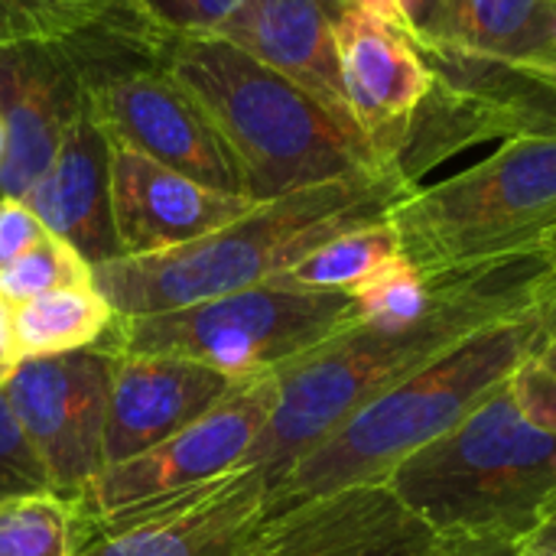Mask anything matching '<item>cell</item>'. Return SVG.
<instances>
[{
	"instance_id": "1",
	"label": "cell",
	"mask_w": 556,
	"mask_h": 556,
	"mask_svg": "<svg viewBox=\"0 0 556 556\" xmlns=\"http://www.w3.org/2000/svg\"><path fill=\"white\" fill-rule=\"evenodd\" d=\"M551 264L544 251L440 280L424 319L401 329L352 323L277 375V407L244 466L267 476V492L306 453L362 407L424 371L472 332L534 303Z\"/></svg>"
},
{
	"instance_id": "2",
	"label": "cell",
	"mask_w": 556,
	"mask_h": 556,
	"mask_svg": "<svg viewBox=\"0 0 556 556\" xmlns=\"http://www.w3.org/2000/svg\"><path fill=\"white\" fill-rule=\"evenodd\" d=\"M410 189L414 182L391 166L264 199L182 248L98 264L94 287L127 319L261 287L293 270L336 235L388 218Z\"/></svg>"
},
{
	"instance_id": "3",
	"label": "cell",
	"mask_w": 556,
	"mask_h": 556,
	"mask_svg": "<svg viewBox=\"0 0 556 556\" xmlns=\"http://www.w3.org/2000/svg\"><path fill=\"white\" fill-rule=\"evenodd\" d=\"M241 163L254 202L352 173L391 169L368 137L306 88L215 33H176L163 52Z\"/></svg>"
},
{
	"instance_id": "4",
	"label": "cell",
	"mask_w": 556,
	"mask_h": 556,
	"mask_svg": "<svg viewBox=\"0 0 556 556\" xmlns=\"http://www.w3.org/2000/svg\"><path fill=\"white\" fill-rule=\"evenodd\" d=\"M538 339V296L531 306L472 332L456 349L410 375L329 440L287 469L267 492L270 515L355 485H384L388 476L433 440L476 414L531 358Z\"/></svg>"
},
{
	"instance_id": "5",
	"label": "cell",
	"mask_w": 556,
	"mask_h": 556,
	"mask_svg": "<svg viewBox=\"0 0 556 556\" xmlns=\"http://www.w3.org/2000/svg\"><path fill=\"white\" fill-rule=\"evenodd\" d=\"M384 485L443 538L521 544L556 508V437L521 414L508 381Z\"/></svg>"
},
{
	"instance_id": "6",
	"label": "cell",
	"mask_w": 556,
	"mask_h": 556,
	"mask_svg": "<svg viewBox=\"0 0 556 556\" xmlns=\"http://www.w3.org/2000/svg\"><path fill=\"white\" fill-rule=\"evenodd\" d=\"M388 218L430 283L544 251L556 231V130L511 134L476 166L414 186Z\"/></svg>"
},
{
	"instance_id": "7",
	"label": "cell",
	"mask_w": 556,
	"mask_h": 556,
	"mask_svg": "<svg viewBox=\"0 0 556 556\" xmlns=\"http://www.w3.org/2000/svg\"><path fill=\"white\" fill-rule=\"evenodd\" d=\"M355 319V303L342 290L270 280L166 313L117 316L94 349L179 355L238 381L280 371Z\"/></svg>"
},
{
	"instance_id": "8",
	"label": "cell",
	"mask_w": 556,
	"mask_h": 556,
	"mask_svg": "<svg viewBox=\"0 0 556 556\" xmlns=\"http://www.w3.org/2000/svg\"><path fill=\"white\" fill-rule=\"evenodd\" d=\"M277 407V375L238 378L235 388L192 427L160 446L104 466L78 505L81 541L127 515L156 508L212 479L241 469Z\"/></svg>"
},
{
	"instance_id": "9",
	"label": "cell",
	"mask_w": 556,
	"mask_h": 556,
	"mask_svg": "<svg viewBox=\"0 0 556 556\" xmlns=\"http://www.w3.org/2000/svg\"><path fill=\"white\" fill-rule=\"evenodd\" d=\"M114 355L81 349L46 358H23L3 384V397L39 456L52 492L78 502L101 476L104 427Z\"/></svg>"
},
{
	"instance_id": "10",
	"label": "cell",
	"mask_w": 556,
	"mask_h": 556,
	"mask_svg": "<svg viewBox=\"0 0 556 556\" xmlns=\"http://www.w3.org/2000/svg\"><path fill=\"white\" fill-rule=\"evenodd\" d=\"M88 104L108 140L189 179L248 195L238 156L195 94L160 65H137L88 85Z\"/></svg>"
},
{
	"instance_id": "11",
	"label": "cell",
	"mask_w": 556,
	"mask_h": 556,
	"mask_svg": "<svg viewBox=\"0 0 556 556\" xmlns=\"http://www.w3.org/2000/svg\"><path fill=\"white\" fill-rule=\"evenodd\" d=\"M267 518V476L257 466H241L91 531L78 556H248Z\"/></svg>"
},
{
	"instance_id": "12",
	"label": "cell",
	"mask_w": 556,
	"mask_h": 556,
	"mask_svg": "<svg viewBox=\"0 0 556 556\" xmlns=\"http://www.w3.org/2000/svg\"><path fill=\"white\" fill-rule=\"evenodd\" d=\"M332 29L349 111L378 160L397 166L414 137L417 114L437 88V72L401 26L342 10Z\"/></svg>"
},
{
	"instance_id": "13",
	"label": "cell",
	"mask_w": 556,
	"mask_h": 556,
	"mask_svg": "<svg viewBox=\"0 0 556 556\" xmlns=\"http://www.w3.org/2000/svg\"><path fill=\"white\" fill-rule=\"evenodd\" d=\"M446 538L388 485H355L274 511L248 556H437Z\"/></svg>"
},
{
	"instance_id": "14",
	"label": "cell",
	"mask_w": 556,
	"mask_h": 556,
	"mask_svg": "<svg viewBox=\"0 0 556 556\" xmlns=\"http://www.w3.org/2000/svg\"><path fill=\"white\" fill-rule=\"evenodd\" d=\"M88 108L78 62L52 46L0 49V195L23 199Z\"/></svg>"
},
{
	"instance_id": "15",
	"label": "cell",
	"mask_w": 556,
	"mask_h": 556,
	"mask_svg": "<svg viewBox=\"0 0 556 556\" xmlns=\"http://www.w3.org/2000/svg\"><path fill=\"white\" fill-rule=\"evenodd\" d=\"M173 36L143 0H0V49H62L78 62L85 85L160 65Z\"/></svg>"
},
{
	"instance_id": "16",
	"label": "cell",
	"mask_w": 556,
	"mask_h": 556,
	"mask_svg": "<svg viewBox=\"0 0 556 556\" xmlns=\"http://www.w3.org/2000/svg\"><path fill=\"white\" fill-rule=\"evenodd\" d=\"M251 195L222 192L111 140V215L121 257L199 241L251 212Z\"/></svg>"
},
{
	"instance_id": "17",
	"label": "cell",
	"mask_w": 556,
	"mask_h": 556,
	"mask_svg": "<svg viewBox=\"0 0 556 556\" xmlns=\"http://www.w3.org/2000/svg\"><path fill=\"white\" fill-rule=\"evenodd\" d=\"M235 378L179 355L121 352L114 355L104 463L134 459L205 417Z\"/></svg>"
},
{
	"instance_id": "18",
	"label": "cell",
	"mask_w": 556,
	"mask_h": 556,
	"mask_svg": "<svg viewBox=\"0 0 556 556\" xmlns=\"http://www.w3.org/2000/svg\"><path fill=\"white\" fill-rule=\"evenodd\" d=\"M23 202L49 235L72 244L91 267L121 257L111 215V140L91 104L68 127L59 153Z\"/></svg>"
},
{
	"instance_id": "19",
	"label": "cell",
	"mask_w": 556,
	"mask_h": 556,
	"mask_svg": "<svg viewBox=\"0 0 556 556\" xmlns=\"http://www.w3.org/2000/svg\"><path fill=\"white\" fill-rule=\"evenodd\" d=\"M215 36H225L355 124L342 88L336 29L326 0H244Z\"/></svg>"
},
{
	"instance_id": "20",
	"label": "cell",
	"mask_w": 556,
	"mask_h": 556,
	"mask_svg": "<svg viewBox=\"0 0 556 556\" xmlns=\"http://www.w3.org/2000/svg\"><path fill=\"white\" fill-rule=\"evenodd\" d=\"M556 49V0H450L446 42L433 59L528 62Z\"/></svg>"
},
{
	"instance_id": "21",
	"label": "cell",
	"mask_w": 556,
	"mask_h": 556,
	"mask_svg": "<svg viewBox=\"0 0 556 556\" xmlns=\"http://www.w3.org/2000/svg\"><path fill=\"white\" fill-rule=\"evenodd\" d=\"M117 313L94 283L62 287L10 309L20 358H46L101 345Z\"/></svg>"
},
{
	"instance_id": "22",
	"label": "cell",
	"mask_w": 556,
	"mask_h": 556,
	"mask_svg": "<svg viewBox=\"0 0 556 556\" xmlns=\"http://www.w3.org/2000/svg\"><path fill=\"white\" fill-rule=\"evenodd\" d=\"M401 257V238L391 218L371 222L349 228L316 248L309 257H303L293 270L277 277L280 283L290 287H306V290H342L352 293L358 283H365L371 274L388 267L391 261Z\"/></svg>"
},
{
	"instance_id": "23",
	"label": "cell",
	"mask_w": 556,
	"mask_h": 556,
	"mask_svg": "<svg viewBox=\"0 0 556 556\" xmlns=\"http://www.w3.org/2000/svg\"><path fill=\"white\" fill-rule=\"evenodd\" d=\"M78 505L55 492L0 502V556H78Z\"/></svg>"
},
{
	"instance_id": "24",
	"label": "cell",
	"mask_w": 556,
	"mask_h": 556,
	"mask_svg": "<svg viewBox=\"0 0 556 556\" xmlns=\"http://www.w3.org/2000/svg\"><path fill=\"white\" fill-rule=\"evenodd\" d=\"M437 290H440V280L430 283L401 254L397 261H391L388 267L371 274L365 283H358L349 296L355 303L358 323L381 326V329H401V326H414L417 319H424L430 313V306L437 303Z\"/></svg>"
},
{
	"instance_id": "25",
	"label": "cell",
	"mask_w": 556,
	"mask_h": 556,
	"mask_svg": "<svg viewBox=\"0 0 556 556\" xmlns=\"http://www.w3.org/2000/svg\"><path fill=\"white\" fill-rule=\"evenodd\" d=\"M94 283V267L62 238L42 235L26 254L0 270V303L7 309L62 287Z\"/></svg>"
},
{
	"instance_id": "26",
	"label": "cell",
	"mask_w": 556,
	"mask_h": 556,
	"mask_svg": "<svg viewBox=\"0 0 556 556\" xmlns=\"http://www.w3.org/2000/svg\"><path fill=\"white\" fill-rule=\"evenodd\" d=\"M36 492H52V482L0 391V502Z\"/></svg>"
},
{
	"instance_id": "27",
	"label": "cell",
	"mask_w": 556,
	"mask_h": 556,
	"mask_svg": "<svg viewBox=\"0 0 556 556\" xmlns=\"http://www.w3.org/2000/svg\"><path fill=\"white\" fill-rule=\"evenodd\" d=\"M143 7L173 33H218L244 0H143Z\"/></svg>"
},
{
	"instance_id": "28",
	"label": "cell",
	"mask_w": 556,
	"mask_h": 556,
	"mask_svg": "<svg viewBox=\"0 0 556 556\" xmlns=\"http://www.w3.org/2000/svg\"><path fill=\"white\" fill-rule=\"evenodd\" d=\"M511 394L531 424L556 437V371L541 368L528 358L511 378Z\"/></svg>"
},
{
	"instance_id": "29",
	"label": "cell",
	"mask_w": 556,
	"mask_h": 556,
	"mask_svg": "<svg viewBox=\"0 0 556 556\" xmlns=\"http://www.w3.org/2000/svg\"><path fill=\"white\" fill-rule=\"evenodd\" d=\"M42 235V222L23 199L0 195V270L10 267L20 254H26Z\"/></svg>"
},
{
	"instance_id": "30",
	"label": "cell",
	"mask_w": 556,
	"mask_h": 556,
	"mask_svg": "<svg viewBox=\"0 0 556 556\" xmlns=\"http://www.w3.org/2000/svg\"><path fill=\"white\" fill-rule=\"evenodd\" d=\"M401 16H404V29L407 36L420 46V52L427 59L443 52L446 42V7L450 0H394Z\"/></svg>"
},
{
	"instance_id": "31",
	"label": "cell",
	"mask_w": 556,
	"mask_h": 556,
	"mask_svg": "<svg viewBox=\"0 0 556 556\" xmlns=\"http://www.w3.org/2000/svg\"><path fill=\"white\" fill-rule=\"evenodd\" d=\"M531 362L556 371V270H547L538 287V339Z\"/></svg>"
},
{
	"instance_id": "32",
	"label": "cell",
	"mask_w": 556,
	"mask_h": 556,
	"mask_svg": "<svg viewBox=\"0 0 556 556\" xmlns=\"http://www.w3.org/2000/svg\"><path fill=\"white\" fill-rule=\"evenodd\" d=\"M515 541H469V538H446V547L437 556H518Z\"/></svg>"
},
{
	"instance_id": "33",
	"label": "cell",
	"mask_w": 556,
	"mask_h": 556,
	"mask_svg": "<svg viewBox=\"0 0 556 556\" xmlns=\"http://www.w3.org/2000/svg\"><path fill=\"white\" fill-rule=\"evenodd\" d=\"M518 556H556V508L521 541Z\"/></svg>"
},
{
	"instance_id": "34",
	"label": "cell",
	"mask_w": 556,
	"mask_h": 556,
	"mask_svg": "<svg viewBox=\"0 0 556 556\" xmlns=\"http://www.w3.org/2000/svg\"><path fill=\"white\" fill-rule=\"evenodd\" d=\"M20 352H16V342H13V326H10V309L0 303V391L3 384L13 378L16 365H20Z\"/></svg>"
},
{
	"instance_id": "35",
	"label": "cell",
	"mask_w": 556,
	"mask_h": 556,
	"mask_svg": "<svg viewBox=\"0 0 556 556\" xmlns=\"http://www.w3.org/2000/svg\"><path fill=\"white\" fill-rule=\"evenodd\" d=\"M544 257H547L551 270H556V231L547 238V244H544Z\"/></svg>"
},
{
	"instance_id": "36",
	"label": "cell",
	"mask_w": 556,
	"mask_h": 556,
	"mask_svg": "<svg viewBox=\"0 0 556 556\" xmlns=\"http://www.w3.org/2000/svg\"><path fill=\"white\" fill-rule=\"evenodd\" d=\"M0 160H3V127H0Z\"/></svg>"
},
{
	"instance_id": "37",
	"label": "cell",
	"mask_w": 556,
	"mask_h": 556,
	"mask_svg": "<svg viewBox=\"0 0 556 556\" xmlns=\"http://www.w3.org/2000/svg\"><path fill=\"white\" fill-rule=\"evenodd\" d=\"M551 55H554V59H556V49H554V52H551Z\"/></svg>"
}]
</instances>
